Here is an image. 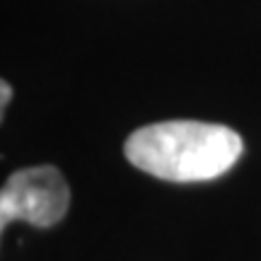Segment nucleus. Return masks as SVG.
Here are the masks:
<instances>
[{"mask_svg":"<svg viewBox=\"0 0 261 261\" xmlns=\"http://www.w3.org/2000/svg\"><path fill=\"white\" fill-rule=\"evenodd\" d=\"M242 148V138L220 123L162 121L133 130L123 152L133 167L158 179L208 181L232 167Z\"/></svg>","mask_w":261,"mask_h":261,"instance_id":"f257e3e1","label":"nucleus"},{"mask_svg":"<svg viewBox=\"0 0 261 261\" xmlns=\"http://www.w3.org/2000/svg\"><path fill=\"white\" fill-rule=\"evenodd\" d=\"M10 97H12V87H10V85L5 83V80H3V85H0V102H3V109L8 107Z\"/></svg>","mask_w":261,"mask_h":261,"instance_id":"7ed1b4c3","label":"nucleus"},{"mask_svg":"<svg viewBox=\"0 0 261 261\" xmlns=\"http://www.w3.org/2000/svg\"><path fill=\"white\" fill-rule=\"evenodd\" d=\"M68 205L70 189L56 167L17 169L0 191V225L24 220L34 227H51L63 220Z\"/></svg>","mask_w":261,"mask_h":261,"instance_id":"f03ea898","label":"nucleus"}]
</instances>
